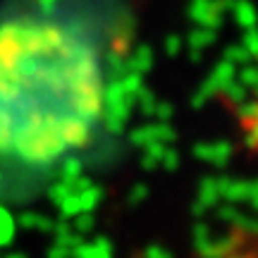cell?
<instances>
[{
  "label": "cell",
  "mask_w": 258,
  "mask_h": 258,
  "mask_svg": "<svg viewBox=\"0 0 258 258\" xmlns=\"http://www.w3.org/2000/svg\"><path fill=\"white\" fill-rule=\"evenodd\" d=\"M110 60L86 22L48 10L0 17V203L41 199L105 141Z\"/></svg>",
  "instance_id": "obj_1"
}]
</instances>
